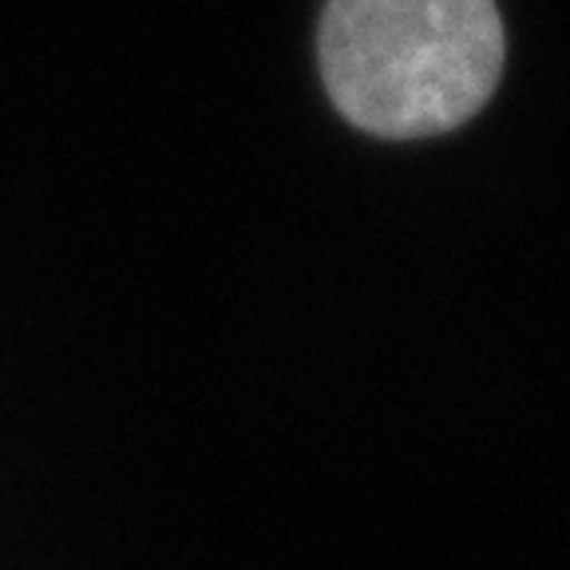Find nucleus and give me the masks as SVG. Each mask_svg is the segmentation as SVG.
<instances>
[{
	"instance_id": "nucleus-1",
	"label": "nucleus",
	"mask_w": 570,
	"mask_h": 570,
	"mask_svg": "<svg viewBox=\"0 0 570 570\" xmlns=\"http://www.w3.org/2000/svg\"><path fill=\"white\" fill-rule=\"evenodd\" d=\"M321 71L337 111L381 139L472 119L503 71L495 0H330Z\"/></svg>"
}]
</instances>
